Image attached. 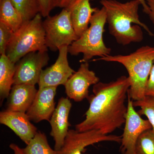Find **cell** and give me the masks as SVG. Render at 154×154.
<instances>
[{
	"mask_svg": "<svg viewBox=\"0 0 154 154\" xmlns=\"http://www.w3.org/2000/svg\"><path fill=\"white\" fill-rule=\"evenodd\" d=\"M131 86L128 77L122 76L109 83L99 82L88 96L90 106L84 121L75 125L79 132L99 131L110 134L124 124L127 112L125 102Z\"/></svg>",
	"mask_w": 154,
	"mask_h": 154,
	"instance_id": "cell-1",
	"label": "cell"
},
{
	"mask_svg": "<svg viewBox=\"0 0 154 154\" xmlns=\"http://www.w3.org/2000/svg\"><path fill=\"white\" fill-rule=\"evenodd\" d=\"M100 3L106 11L109 33L118 44L126 45L142 41L144 36L142 28L150 36H154L140 19L138 10L141 5L139 0L125 3L116 0H101Z\"/></svg>",
	"mask_w": 154,
	"mask_h": 154,
	"instance_id": "cell-2",
	"label": "cell"
},
{
	"mask_svg": "<svg viewBox=\"0 0 154 154\" xmlns=\"http://www.w3.org/2000/svg\"><path fill=\"white\" fill-rule=\"evenodd\" d=\"M116 62L126 69L130 81L128 94L133 101L141 100L146 90L154 62V47L145 45L127 55H108L93 61Z\"/></svg>",
	"mask_w": 154,
	"mask_h": 154,
	"instance_id": "cell-3",
	"label": "cell"
},
{
	"mask_svg": "<svg viewBox=\"0 0 154 154\" xmlns=\"http://www.w3.org/2000/svg\"><path fill=\"white\" fill-rule=\"evenodd\" d=\"M42 17L40 13L37 14L14 32L6 53L12 62L17 63L30 53L48 51Z\"/></svg>",
	"mask_w": 154,
	"mask_h": 154,
	"instance_id": "cell-4",
	"label": "cell"
},
{
	"mask_svg": "<svg viewBox=\"0 0 154 154\" xmlns=\"http://www.w3.org/2000/svg\"><path fill=\"white\" fill-rule=\"evenodd\" d=\"M106 23L105 8H97L92 15L88 29L69 46V53L74 56L82 54L81 63L88 62L94 57H102L110 55L111 48L106 46L103 40Z\"/></svg>",
	"mask_w": 154,
	"mask_h": 154,
	"instance_id": "cell-5",
	"label": "cell"
},
{
	"mask_svg": "<svg viewBox=\"0 0 154 154\" xmlns=\"http://www.w3.org/2000/svg\"><path fill=\"white\" fill-rule=\"evenodd\" d=\"M46 46L54 51L69 46L78 38L73 27L70 12L63 9L59 14L48 16L43 21Z\"/></svg>",
	"mask_w": 154,
	"mask_h": 154,
	"instance_id": "cell-6",
	"label": "cell"
},
{
	"mask_svg": "<svg viewBox=\"0 0 154 154\" xmlns=\"http://www.w3.org/2000/svg\"><path fill=\"white\" fill-rule=\"evenodd\" d=\"M127 112L125 116L123 134L121 137L120 150L122 154H136L137 142L145 131L152 129L148 119L142 118L136 111L133 100L128 95Z\"/></svg>",
	"mask_w": 154,
	"mask_h": 154,
	"instance_id": "cell-7",
	"label": "cell"
},
{
	"mask_svg": "<svg viewBox=\"0 0 154 154\" xmlns=\"http://www.w3.org/2000/svg\"><path fill=\"white\" fill-rule=\"evenodd\" d=\"M121 137L113 134H104L99 131L79 132L69 129L63 146L57 154H82L86 147L102 142L120 143Z\"/></svg>",
	"mask_w": 154,
	"mask_h": 154,
	"instance_id": "cell-8",
	"label": "cell"
},
{
	"mask_svg": "<svg viewBox=\"0 0 154 154\" xmlns=\"http://www.w3.org/2000/svg\"><path fill=\"white\" fill-rule=\"evenodd\" d=\"M49 59L47 51L31 52L23 57L16 63L14 85L35 86Z\"/></svg>",
	"mask_w": 154,
	"mask_h": 154,
	"instance_id": "cell-9",
	"label": "cell"
},
{
	"mask_svg": "<svg viewBox=\"0 0 154 154\" xmlns=\"http://www.w3.org/2000/svg\"><path fill=\"white\" fill-rule=\"evenodd\" d=\"M68 46H63L59 49L57 59L51 66L43 69L38 83V88L64 86L75 70L70 66L68 60Z\"/></svg>",
	"mask_w": 154,
	"mask_h": 154,
	"instance_id": "cell-10",
	"label": "cell"
},
{
	"mask_svg": "<svg viewBox=\"0 0 154 154\" xmlns=\"http://www.w3.org/2000/svg\"><path fill=\"white\" fill-rule=\"evenodd\" d=\"M81 63L79 69L69 78L64 85L68 97L76 102L88 99L90 86L99 82V77L89 69L88 63Z\"/></svg>",
	"mask_w": 154,
	"mask_h": 154,
	"instance_id": "cell-11",
	"label": "cell"
},
{
	"mask_svg": "<svg viewBox=\"0 0 154 154\" xmlns=\"http://www.w3.org/2000/svg\"><path fill=\"white\" fill-rule=\"evenodd\" d=\"M72 106L68 97L61 98L49 121L51 128L50 135L55 142L54 149L57 151L63 146L69 131V127L70 125L69 116Z\"/></svg>",
	"mask_w": 154,
	"mask_h": 154,
	"instance_id": "cell-12",
	"label": "cell"
},
{
	"mask_svg": "<svg viewBox=\"0 0 154 154\" xmlns=\"http://www.w3.org/2000/svg\"><path fill=\"white\" fill-rule=\"evenodd\" d=\"M56 87L38 88L32 105L26 114L30 121L38 123L43 120L50 121L55 109L54 98Z\"/></svg>",
	"mask_w": 154,
	"mask_h": 154,
	"instance_id": "cell-13",
	"label": "cell"
},
{
	"mask_svg": "<svg viewBox=\"0 0 154 154\" xmlns=\"http://www.w3.org/2000/svg\"><path fill=\"white\" fill-rule=\"evenodd\" d=\"M0 123L11 128L26 145L37 132V128L31 123L26 113L8 110L2 111Z\"/></svg>",
	"mask_w": 154,
	"mask_h": 154,
	"instance_id": "cell-14",
	"label": "cell"
},
{
	"mask_svg": "<svg viewBox=\"0 0 154 154\" xmlns=\"http://www.w3.org/2000/svg\"><path fill=\"white\" fill-rule=\"evenodd\" d=\"M35 86L21 84L14 85L8 97L7 110L26 113L37 94Z\"/></svg>",
	"mask_w": 154,
	"mask_h": 154,
	"instance_id": "cell-15",
	"label": "cell"
},
{
	"mask_svg": "<svg viewBox=\"0 0 154 154\" xmlns=\"http://www.w3.org/2000/svg\"><path fill=\"white\" fill-rule=\"evenodd\" d=\"M90 1L79 0L70 8L67 9L69 11L72 25L78 38L89 28L92 15L97 9L91 7Z\"/></svg>",
	"mask_w": 154,
	"mask_h": 154,
	"instance_id": "cell-16",
	"label": "cell"
},
{
	"mask_svg": "<svg viewBox=\"0 0 154 154\" xmlns=\"http://www.w3.org/2000/svg\"><path fill=\"white\" fill-rule=\"evenodd\" d=\"M16 64L6 54L0 57V97L1 100L8 98L14 85Z\"/></svg>",
	"mask_w": 154,
	"mask_h": 154,
	"instance_id": "cell-17",
	"label": "cell"
},
{
	"mask_svg": "<svg viewBox=\"0 0 154 154\" xmlns=\"http://www.w3.org/2000/svg\"><path fill=\"white\" fill-rule=\"evenodd\" d=\"M0 22L8 25L14 32L25 22L22 15L11 0H0Z\"/></svg>",
	"mask_w": 154,
	"mask_h": 154,
	"instance_id": "cell-18",
	"label": "cell"
},
{
	"mask_svg": "<svg viewBox=\"0 0 154 154\" xmlns=\"http://www.w3.org/2000/svg\"><path fill=\"white\" fill-rule=\"evenodd\" d=\"M23 149L25 154H57V151L53 149L48 141L45 134L38 131L28 144Z\"/></svg>",
	"mask_w": 154,
	"mask_h": 154,
	"instance_id": "cell-19",
	"label": "cell"
},
{
	"mask_svg": "<svg viewBox=\"0 0 154 154\" xmlns=\"http://www.w3.org/2000/svg\"><path fill=\"white\" fill-rule=\"evenodd\" d=\"M22 15L24 22L30 21L40 12L38 0H11Z\"/></svg>",
	"mask_w": 154,
	"mask_h": 154,
	"instance_id": "cell-20",
	"label": "cell"
},
{
	"mask_svg": "<svg viewBox=\"0 0 154 154\" xmlns=\"http://www.w3.org/2000/svg\"><path fill=\"white\" fill-rule=\"evenodd\" d=\"M134 107H139L138 113L140 115H145L151 125L154 133V97L146 96L142 99L133 102Z\"/></svg>",
	"mask_w": 154,
	"mask_h": 154,
	"instance_id": "cell-21",
	"label": "cell"
},
{
	"mask_svg": "<svg viewBox=\"0 0 154 154\" xmlns=\"http://www.w3.org/2000/svg\"><path fill=\"white\" fill-rule=\"evenodd\" d=\"M136 154H154V133L152 129L145 131L138 139Z\"/></svg>",
	"mask_w": 154,
	"mask_h": 154,
	"instance_id": "cell-22",
	"label": "cell"
},
{
	"mask_svg": "<svg viewBox=\"0 0 154 154\" xmlns=\"http://www.w3.org/2000/svg\"><path fill=\"white\" fill-rule=\"evenodd\" d=\"M14 32L10 27L0 22V54H6L7 48L11 41Z\"/></svg>",
	"mask_w": 154,
	"mask_h": 154,
	"instance_id": "cell-23",
	"label": "cell"
},
{
	"mask_svg": "<svg viewBox=\"0 0 154 154\" xmlns=\"http://www.w3.org/2000/svg\"><path fill=\"white\" fill-rule=\"evenodd\" d=\"M40 5V14L43 17L49 16L51 11L57 7L59 0H38Z\"/></svg>",
	"mask_w": 154,
	"mask_h": 154,
	"instance_id": "cell-24",
	"label": "cell"
},
{
	"mask_svg": "<svg viewBox=\"0 0 154 154\" xmlns=\"http://www.w3.org/2000/svg\"><path fill=\"white\" fill-rule=\"evenodd\" d=\"M146 96L154 97V62L147 84Z\"/></svg>",
	"mask_w": 154,
	"mask_h": 154,
	"instance_id": "cell-25",
	"label": "cell"
},
{
	"mask_svg": "<svg viewBox=\"0 0 154 154\" xmlns=\"http://www.w3.org/2000/svg\"><path fill=\"white\" fill-rule=\"evenodd\" d=\"M79 1V0H59L57 7L63 9H69Z\"/></svg>",
	"mask_w": 154,
	"mask_h": 154,
	"instance_id": "cell-26",
	"label": "cell"
},
{
	"mask_svg": "<svg viewBox=\"0 0 154 154\" xmlns=\"http://www.w3.org/2000/svg\"><path fill=\"white\" fill-rule=\"evenodd\" d=\"M145 1L149 11L148 14L149 18L154 25V0H145Z\"/></svg>",
	"mask_w": 154,
	"mask_h": 154,
	"instance_id": "cell-27",
	"label": "cell"
},
{
	"mask_svg": "<svg viewBox=\"0 0 154 154\" xmlns=\"http://www.w3.org/2000/svg\"><path fill=\"white\" fill-rule=\"evenodd\" d=\"M10 148L14 152V154H25L23 150L19 146L15 143H11L10 145Z\"/></svg>",
	"mask_w": 154,
	"mask_h": 154,
	"instance_id": "cell-28",
	"label": "cell"
},
{
	"mask_svg": "<svg viewBox=\"0 0 154 154\" xmlns=\"http://www.w3.org/2000/svg\"><path fill=\"white\" fill-rule=\"evenodd\" d=\"M91 1H92V0H91ZM139 1L140 2L141 5L143 8L144 12L148 15L149 11L148 7L146 3L145 0H139Z\"/></svg>",
	"mask_w": 154,
	"mask_h": 154,
	"instance_id": "cell-29",
	"label": "cell"
}]
</instances>
